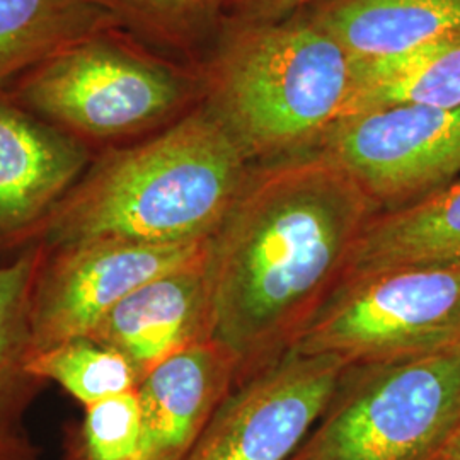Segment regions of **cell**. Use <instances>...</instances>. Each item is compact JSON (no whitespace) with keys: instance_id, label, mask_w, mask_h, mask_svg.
<instances>
[{"instance_id":"obj_1","label":"cell","mask_w":460,"mask_h":460,"mask_svg":"<svg viewBox=\"0 0 460 460\" xmlns=\"http://www.w3.org/2000/svg\"><path fill=\"white\" fill-rule=\"evenodd\" d=\"M377 214L362 186L315 152L251 171L205 256L210 340L239 378L288 349L345 279Z\"/></svg>"},{"instance_id":"obj_2","label":"cell","mask_w":460,"mask_h":460,"mask_svg":"<svg viewBox=\"0 0 460 460\" xmlns=\"http://www.w3.org/2000/svg\"><path fill=\"white\" fill-rule=\"evenodd\" d=\"M249 159L199 102L159 132L98 150L34 244L208 241L246 186Z\"/></svg>"},{"instance_id":"obj_3","label":"cell","mask_w":460,"mask_h":460,"mask_svg":"<svg viewBox=\"0 0 460 460\" xmlns=\"http://www.w3.org/2000/svg\"><path fill=\"white\" fill-rule=\"evenodd\" d=\"M201 102L252 161H279L313 147L341 121L358 66L309 17L224 21L198 66Z\"/></svg>"},{"instance_id":"obj_4","label":"cell","mask_w":460,"mask_h":460,"mask_svg":"<svg viewBox=\"0 0 460 460\" xmlns=\"http://www.w3.org/2000/svg\"><path fill=\"white\" fill-rule=\"evenodd\" d=\"M94 152L159 132L201 102L198 66L108 28L49 57L4 91Z\"/></svg>"},{"instance_id":"obj_5","label":"cell","mask_w":460,"mask_h":460,"mask_svg":"<svg viewBox=\"0 0 460 460\" xmlns=\"http://www.w3.org/2000/svg\"><path fill=\"white\" fill-rule=\"evenodd\" d=\"M460 431V351L349 365L288 460H440Z\"/></svg>"},{"instance_id":"obj_6","label":"cell","mask_w":460,"mask_h":460,"mask_svg":"<svg viewBox=\"0 0 460 460\" xmlns=\"http://www.w3.org/2000/svg\"><path fill=\"white\" fill-rule=\"evenodd\" d=\"M288 349L348 365L460 351V266H397L345 279Z\"/></svg>"},{"instance_id":"obj_7","label":"cell","mask_w":460,"mask_h":460,"mask_svg":"<svg viewBox=\"0 0 460 460\" xmlns=\"http://www.w3.org/2000/svg\"><path fill=\"white\" fill-rule=\"evenodd\" d=\"M389 210L460 178V106H387L348 116L313 147Z\"/></svg>"},{"instance_id":"obj_8","label":"cell","mask_w":460,"mask_h":460,"mask_svg":"<svg viewBox=\"0 0 460 460\" xmlns=\"http://www.w3.org/2000/svg\"><path fill=\"white\" fill-rule=\"evenodd\" d=\"M345 360L287 349L237 378L182 460H288L326 410Z\"/></svg>"},{"instance_id":"obj_9","label":"cell","mask_w":460,"mask_h":460,"mask_svg":"<svg viewBox=\"0 0 460 460\" xmlns=\"http://www.w3.org/2000/svg\"><path fill=\"white\" fill-rule=\"evenodd\" d=\"M207 243L144 244L89 239L43 247L30 300L33 353L89 336L104 315L150 279L193 263Z\"/></svg>"},{"instance_id":"obj_10","label":"cell","mask_w":460,"mask_h":460,"mask_svg":"<svg viewBox=\"0 0 460 460\" xmlns=\"http://www.w3.org/2000/svg\"><path fill=\"white\" fill-rule=\"evenodd\" d=\"M94 154L0 93V247L34 244Z\"/></svg>"},{"instance_id":"obj_11","label":"cell","mask_w":460,"mask_h":460,"mask_svg":"<svg viewBox=\"0 0 460 460\" xmlns=\"http://www.w3.org/2000/svg\"><path fill=\"white\" fill-rule=\"evenodd\" d=\"M205 256L133 290L89 336L121 353L140 378L174 353L210 340Z\"/></svg>"},{"instance_id":"obj_12","label":"cell","mask_w":460,"mask_h":460,"mask_svg":"<svg viewBox=\"0 0 460 460\" xmlns=\"http://www.w3.org/2000/svg\"><path fill=\"white\" fill-rule=\"evenodd\" d=\"M239 378L212 340L188 346L140 378L142 460H182Z\"/></svg>"},{"instance_id":"obj_13","label":"cell","mask_w":460,"mask_h":460,"mask_svg":"<svg viewBox=\"0 0 460 460\" xmlns=\"http://www.w3.org/2000/svg\"><path fill=\"white\" fill-rule=\"evenodd\" d=\"M309 9L305 16L358 64L460 33V0H323Z\"/></svg>"},{"instance_id":"obj_14","label":"cell","mask_w":460,"mask_h":460,"mask_svg":"<svg viewBox=\"0 0 460 460\" xmlns=\"http://www.w3.org/2000/svg\"><path fill=\"white\" fill-rule=\"evenodd\" d=\"M41 254L43 247L31 244L0 266V460H41L26 427V414L45 385L28 368L33 355L30 300Z\"/></svg>"},{"instance_id":"obj_15","label":"cell","mask_w":460,"mask_h":460,"mask_svg":"<svg viewBox=\"0 0 460 460\" xmlns=\"http://www.w3.org/2000/svg\"><path fill=\"white\" fill-rule=\"evenodd\" d=\"M397 266H460V178L412 203L374 215L345 279Z\"/></svg>"},{"instance_id":"obj_16","label":"cell","mask_w":460,"mask_h":460,"mask_svg":"<svg viewBox=\"0 0 460 460\" xmlns=\"http://www.w3.org/2000/svg\"><path fill=\"white\" fill-rule=\"evenodd\" d=\"M118 28L93 0H0V93L49 57Z\"/></svg>"},{"instance_id":"obj_17","label":"cell","mask_w":460,"mask_h":460,"mask_svg":"<svg viewBox=\"0 0 460 460\" xmlns=\"http://www.w3.org/2000/svg\"><path fill=\"white\" fill-rule=\"evenodd\" d=\"M357 66V87L345 118L387 106H460V33Z\"/></svg>"},{"instance_id":"obj_18","label":"cell","mask_w":460,"mask_h":460,"mask_svg":"<svg viewBox=\"0 0 460 460\" xmlns=\"http://www.w3.org/2000/svg\"><path fill=\"white\" fill-rule=\"evenodd\" d=\"M116 26L148 49L199 66L232 0H93Z\"/></svg>"},{"instance_id":"obj_19","label":"cell","mask_w":460,"mask_h":460,"mask_svg":"<svg viewBox=\"0 0 460 460\" xmlns=\"http://www.w3.org/2000/svg\"><path fill=\"white\" fill-rule=\"evenodd\" d=\"M28 368L41 382L60 385L83 408L130 393L140 382L132 363L91 336L70 338L36 351Z\"/></svg>"},{"instance_id":"obj_20","label":"cell","mask_w":460,"mask_h":460,"mask_svg":"<svg viewBox=\"0 0 460 460\" xmlns=\"http://www.w3.org/2000/svg\"><path fill=\"white\" fill-rule=\"evenodd\" d=\"M66 460H142V410L137 389L84 408L66 428Z\"/></svg>"},{"instance_id":"obj_21","label":"cell","mask_w":460,"mask_h":460,"mask_svg":"<svg viewBox=\"0 0 460 460\" xmlns=\"http://www.w3.org/2000/svg\"><path fill=\"white\" fill-rule=\"evenodd\" d=\"M323 0H232L226 21L234 22H275L296 16Z\"/></svg>"},{"instance_id":"obj_22","label":"cell","mask_w":460,"mask_h":460,"mask_svg":"<svg viewBox=\"0 0 460 460\" xmlns=\"http://www.w3.org/2000/svg\"><path fill=\"white\" fill-rule=\"evenodd\" d=\"M440 460H460V431L456 435V438L445 448Z\"/></svg>"}]
</instances>
